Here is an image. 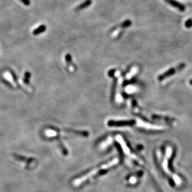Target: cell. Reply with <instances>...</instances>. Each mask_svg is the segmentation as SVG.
<instances>
[{
  "label": "cell",
  "instance_id": "6da1fadb",
  "mask_svg": "<svg viewBox=\"0 0 192 192\" xmlns=\"http://www.w3.org/2000/svg\"><path fill=\"white\" fill-rule=\"evenodd\" d=\"M185 66H186V65L185 63H181L178 65H177V67H175L170 69L167 71H166L165 72L160 74V75H158V77L157 78L159 82L163 81L164 80H165V78L170 77V76H172L173 75H174L176 72H179V71L183 70L185 67Z\"/></svg>",
  "mask_w": 192,
  "mask_h": 192
},
{
  "label": "cell",
  "instance_id": "7a4b0ae2",
  "mask_svg": "<svg viewBox=\"0 0 192 192\" xmlns=\"http://www.w3.org/2000/svg\"><path fill=\"white\" fill-rule=\"evenodd\" d=\"M136 123L135 120H125V121H113L110 120L108 122V125L111 127L121 126H131Z\"/></svg>",
  "mask_w": 192,
  "mask_h": 192
},
{
  "label": "cell",
  "instance_id": "3957f363",
  "mask_svg": "<svg viewBox=\"0 0 192 192\" xmlns=\"http://www.w3.org/2000/svg\"><path fill=\"white\" fill-rule=\"evenodd\" d=\"M164 1L170 6L177 8V9L180 11L183 12L185 10V6L183 5V4L177 1L176 0H164Z\"/></svg>",
  "mask_w": 192,
  "mask_h": 192
},
{
  "label": "cell",
  "instance_id": "277c9868",
  "mask_svg": "<svg viewBox=\"0 0 192 192\" xmlns=\"http://www.w3.org/2000/svg\"><path fill=\"white\" fill-rule=\"evenodd\" d=\"M45 30H46V26H45V25H41L40 26L36 29L35 30L32 32V34L34 36L39 35L41 34V33L45 32Z\"/></svg>",
  "mask_w": 192,
  "mask_h": 192
},
{
  "label": "cell",
  "instance_id": "5b68a950",
  "mask_svg": "<svg viewBox=\"0 0 192 192\" xmlns=\"http://www.w3.org/2000/svg\"><path fill=\"white\" fill-rule=\"evenodd\" d=\"M91 2H92L91 1V0H86L85 2L82 3L81 5H80L76 8V10H82L85 9V8L88 7L91 5Z\"/></svg>",
  "mask_w": 192,
  "mask_h": 192
},
{
  "label": "cell",
  "instance_id": "8992f818",
  "mask_svg": "<svg viewBox=\"0 0 192 192\" xmlns=\"http://www.w3.org/2000/svg\"><path fill=\"white\" fill-rule=\"evenodd\" d=\"M117 80L116 78H114V81H113V85H112V90H111V99H112L115 97V91H116V86H117Z\"/></svg>",
  "mask_w": 192,
  "mask_h": 192
},
{
  "label": "cell",
  "instance_id": "52a82bcc",
  "mask_svg": "<svg viewBox=\"0 0 192 192\" xmlns=\"http://www.w3.org/2000/svg\"><path fill=\"white\" fill-rule=\"evenodd\" d=\"M175 153H173V155H172V157L170 158V160L169 161V170H170L172 172H174L173 167V165H172V161H173V158H174V157H175Z\"/></svg>",
  "mask_w": 192,
  "mask_h": 192
},
{
  "label": "cell",
  "instance_id": "ba28073f",
  "mask_svg": "<svg viewBox=\"0 0 192 192\" xmlns=\"http://www.w3.org/2000/svg\"><path fill=\"white\" fill-rule=\"evenodd\" d=\"M30 77H31V73L29 72H26L24 75V78L23 81L27 84V83H29V79H30Z\"/></svg>",
  "mask_w": 192,
  "mask_h": 192
},
{
  "label": "cell",
  "instance_id": "9c48e42d",
  "mask_svg": "<svg viewBox=\"0 0 192 192\" xmlns=\"http://www.w3.org/2000/svg\"><path fill=\"white\" fill-rule=\"evenodd\" d=\"M131 24V21L129 20H126V21H124L121 26L123 27H128L129 26H130Z\"/></svg>",
  "mask_w": 192,
  "mask_h": 192
},
{
  "label": "cell",
  "instance_id": "30bf717a",
  "mask_svg": "<svg viewBox=\"0 0 192 192\" xmlns=\"http://www.w3.org/2000/svg\"><path fill=\"white\" fill-rule=\"evenodd\" d=\"M65 60L67 63L68 64V65H70L71 63H72V57L70 55L69 53H67L65 56Z\"/></svg>",
  "mask_w": 192,
  "mask_h": 192
},
{
  "label": "cell",
  "instance_id": "8fae6325",
  "mask_svg": "<svg viewBox=\"0 0 192 192\" xmlns=\"http://www.w3.org/2000/svg\"><path fill=\"white\" fill-rule=\"evenodd\" d=\"M185 26L188 28H190V27H192V19H190L187 21L185 23Z\"/></svg>",
  "mask_w": 192,
  "mask_h": 192
},
{
  "label": "cell",
  "instance_id": "7c38bea8",
  "mask_svg": "<svg viewBox=\"0 0 192 192\" xmlns=\"http://www.w3.org/2000/svg\"><path fill=\"white\" fill-rule=\"evenodd\" d=\"M20 1H21L24 4V5H26V6H29L31 4L30 0H20Z\"/></svg>",
  "mask_w": 192,
  "mask_h": 192
},
{
  "label": "cell",
  "instance_id": "4fadbf2b",
  "mask_svg": "<svg viewBox=\"0 0 192 192\" xmlns=\"http://www.w3.org/2000/svg\"><path fill=\"white\" fill-rule=\"evenodd\" d=\"M115 72V70H111L109 73H108V75H109L110 77H113V75H114V73Z\"/></svg>",
  "mask_w": 192,
  "mask_h": 192
},
{
  "label": "cell",
  "instance_id": "5bb4252c",
  "mask_svg": "<svg viewBox=\"0 0 192 192\" xmlns=\"http://www.w3.org/2000/svg\"><path fill=\"white\" fill-rule=\"evenodd\" d=\"M190 85H192V80H191L190 81Z\"/></svg>",
  "mask_w": 192,
  "mask_h": 192
}]
</instances>
